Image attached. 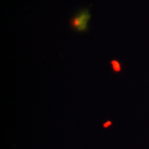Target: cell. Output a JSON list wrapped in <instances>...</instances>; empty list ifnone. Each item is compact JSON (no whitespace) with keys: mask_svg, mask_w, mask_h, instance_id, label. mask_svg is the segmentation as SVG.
I'll use <instances>...</instances> for the list:
<instances>
[{"mask_svg":"<svg viewBox=\"0 0 149 149\" xmlns=\"http://www.w3.org/2000/svg\"><path fill=\"white\" fill-rule=\"evenodd\" d=\"M91 13L89 9L84 8L75 13L70 20V27L78 32H85L89 30L91 21Z\"/></svg>","mask_w":149,"mask_h":149,"instance_id":"1","label":"cell"},{"mask_svg":"<svg viewBox=\"0 0 149 149\" xmlns=\"http://www.w3.org/2000/svg\"><path fill=\"white\" fill-rule=\"evenodd\" d=\"M110 63H111L112 69L113 70V72L118 73V72L121 71V70H122L121 64L119 63V61L118 60H115V59L114 60H112L111 61H110Z\"/></svg>","mask_w":149,"mask_h":149,"instance_id":"2","label":"cell"},{"mask_svg":"<svg viewBox=\"0 0 149 149\" xmlns=\"http://www.w3.org/2000/svg\"><path fill=\"white\" fill-rule=\"evenodd\" d=\"M112 123L110 122V121H108V122H106L105 123H104V128H107V127H109V126H110L111 125Z\"/></svg>","mask_w":149,"mask_h":149,"instance_id":"3","label":"cell"}]
</instances>
